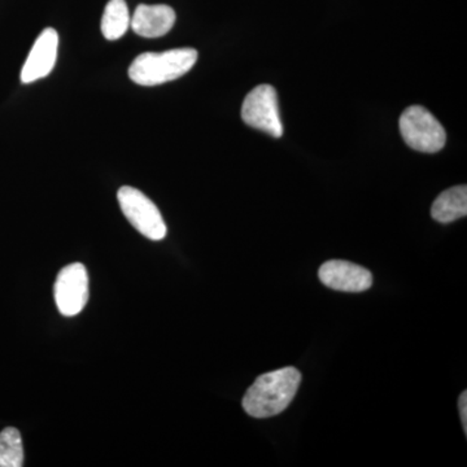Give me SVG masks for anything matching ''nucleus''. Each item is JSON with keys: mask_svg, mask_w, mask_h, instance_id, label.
I'll list each match as a JSON object with an SVG mask.
<instances>
[{"mask_svg": "<svg viewBox=\"0 0 467 467\" xmlns=\"http://www.w3.org/2000/svg\"><path fill=\"white\" fill-rule=\"evenodd\" d=\"M130 12L125 0H109L101 17V33L109 41H117L124 36L130 27Z\"/></svg>", "mask_w": 467, "mask_h": 467, "instance_id": "nucleus-11", "label": "nucleus"}, {"mask_svg": "<svg viewBox=\"0 0 467 467\" xmlns=\"http://www.w3.org/2000/svg\"><path fill=\"white\" fill-rule=\"evenodd\" d=\"M175 23L174 9L165 5H140L135 9L130 26L144 38H159L171 32Z\"/></svg>", "mask_w": 467, "mask_h": 467, "instance_id": "nucleus-9", "label": "nucleus"}, {"mask_svg": "<svg viewBox=\"0 0 467 467\" xmlns=\"http://www.w3.org/2000/svg\"><path fill=\"white\" fill-rule=\"evenodd\" d=\"M58 36L57 30L48 27L43 30L34 43L32 51L27 57L23 70H21V82L32 84L38 79L45 78L54 69L57 58Z\"/></svg>", "mask_w": 467, "mask_h": 467, "instance_id": "nucleus-8", "label": "nucleus"}, {"mask_svg": "<svg viewBox=\"0 0 467 467\" xmlns=\"http://www.w3.org/2000/svg\"><path fill=\"white\" fill-rule=\"evenodd\" d=\"M24 465L23 439L14 427L0 432V467H21Z\"/></svg>", "mask_w": 467, "mask_h": 467, "instance_id": "nucleus-12", "label": "nucleus"}, {"mask_svg": "<svg viewBox=\"0 0 467 467\" xmlns=\"http://www.w3.org/2000/svg\"><path fill=\"white\" fill-rule=\"evenodd\" d=\"M399 125L402 138L410 149L435 153L445 146L447 134L444 128L425 107H408L402 112Z\"/></svg>", "mask_w": 467, "mask_h": 467, "instance_id": "nucleus-3", "label": "nucleus"}, {"mask_svg": "<svg viewBox=\"0 0 467 467\" xmlns=\"http://www.w3.org/2000/svg\"><path fill=\"white\" fill-rule=\"evenodd\" d=\"M301 383L297 368H284L270 371L254 380L243 398L245 413L254 418L278 416L296 396Z\"/></svg>", "mask_w": 467, "mask_h": 467, "instance_id": "nucleus-1", "label": "nucleus"}, {"mask_svg": "<svg viewBox=\"0 0 467 467\" xmlns=\"http://www.w3.org/2000/svg\"><path fill=\"white\" fill-rule=\"evenodd\" d=\"M198 60L193 48H175L165 52H146L140 55L130 67L129 77L140 86H158L174 81L192 69Z\"/></svg>", "mask_w": 467, "mask_h": 467, "instance_id": "nucleus-2", "label": "nucleus"}, {"mask_svg": "<svg viewBox=\"0 0 467 467\" xmlns=\"http://www.w3.org/2000/svg\"><path fill=\"white\" fill-rule=\"evenodd\" d=\"M467 214V187H451L436 198L431 207V216L441 223H451Z\"/></svg>", "mask_w": 467, "mask_h": 467, "instance_id": "nucleus-10", "label": "nucleus"}, {"mask_svg": "<svg viewBox=\"0 0 467 467\" xmlns=\"http://www.w3.org/2000/svg\"><path fill=\"white\" fill-rule=\"evenodd\" d=\"M55 303L64 317H75L88 300V270L81 263L70 264L58 273L54 285Z\"/></svg>", "mask_w": 467, "mask_h": 467, "instance_id": "nucleus-6", "label": "nucleus"}, {"mask_svg": "<svg viewBox=\"0 0 467 467\" xmlns=\"http://www.w3.org/2000/svg\"><path fill=\"white\" fill-rule=\"evenodd\" d=\"M326 287L343 292H364L373 285V275L365 267L343 260H331L319 269Z\"/></svg>", "mask_w": 467, "mask_h": 467, "instance_id": "nucleus-7", "label": "nucleus"}, {"mask_svg": "<svg viewBox=\"0 0 467 467\" xmlns=\"http://www.w3.org/2000/svg\"><path fill=\"white\" fill-rule=\"evenodd\" d=\"M461 423H462L465 434H467V392L461 393L459 400Z\"/></svg>", "mask_w": 467, "mask_h": 467, "instance_id": "nucleus-13", "label": "nucleus"}, {"mask_svg": "<svg viewBox=\"0 0 467 467\" xmlns=\"http://www.w3.org/2000/svg\"><path fill=\"white\" fill-rule=\"evenodd\" d=\"M242 119L245 124L261 131L281 138L284 125L279 116L278 98L273 86L260 85L245 97L242 106Z\"/></svg>", "mask_w": 467, "mask_h": 467, "instance_id": "nucleus-5", "label": "nucleus"}, {"mask_svg": "<svg viewBox=\"0 0 467 467\" xmlns=\"http://www.w3.org/2000/svg\"><path fill=\"white\" fill-rule=\"evenodd\" d=\"M119 207L137 232L150 241H162L167 236V225L155 202L140 190L124 186L117 192Z\"/></svg>", "mask_w": 467, "mask_h": 467, "instance_id": "nucleus-4", "label": "nucleus"}]
</instances>
